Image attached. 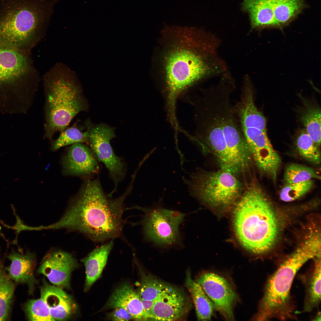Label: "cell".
Returning <instances> with one entry per match:
<instances>
[{
  "mask_svg": "<svg viewBox=\"0 0 321 321\" xmlns=\"http://www.w3.org/2000/svg\"><path fill=\"white\" fill-rule=\"evenodd\" d=\"M296 146L300 155L307 161L315 164L321 162V154L318 147L305 129L302 130L296 140Z\"/></svg>",
  "mask_w": 321,
  "mask_h": 321,
  "instance_id": "obj_26",
  "label": "cell"
},
{
  "mask_svg": "<svg viewBox=\"0 0 321 321\" xmlns=\"http://www.w3.org/2000/svg\"><path fill=\"white\" fill-rule=\"evenodd\" d=\"M40 294L54 321L67 320L76 311L77 305L70 295L62 289L50 285L45 281L40 288Z\"/></svg>",
  "mask_w": 321,
  "mask_h": 321,
  "instance_id": "obj_16",
  "label": "cell"
},
{
  "mask_svg": "<svg viewBox=\"0 0 321 321\" xmlns=\"http://www.w3.org/2000/svg\"><path fill=\"white\" fill-rule=\"evenodd\" d=\"M233 213L236 236L246 249L261 255L271 249L277 237V219L271 203L257 185L248 187L238 199Z\"/></svg>",
  "mask_w": 321,
  "mask_h": 321,
  "instance_id": "obj_4",
  "label": "cell"
},
{
  "mask_svg": "<svg viewBox=\"0 0 321 321\" xmlns=\"http://www.w3.org/2000/svg\"><path fill=\"white\" fill-rule=\"evenodd\" d=\"M122 308L132 316L133 320L147 321V318L139 295L133 286L125 282L113 291L103 310Z\"/></svg>",
  "mask_w": 321,
  "mask_h": 321,
  "instance_id": "obj_17",
  "label": "cell"
},
{
  "mask_svg": "<svg viewBox=\"0 0 321 321\" xmlns=\"http://www.w3.org/2000/svg\"><path fill=\"white\" fill-rule=\"evenodd\" d=\"M242 5L249 15L252 29L276 28L273 0H243Z\"/></svg>",
  "mask_w": 321,
  "mask_h": 321,
  "instance_id": "obj_19",
  "label": "cell"
},
{
  "mask_svg": "<svg viewBox=\"0 0 321 321\" xmlns=\"http://www.w3.org/2000/svg\"><path fill=\"white\" fill-rule=\"evenodd\" d=\"M110 313L108 319L113 321H124L133 320L131 314L127 310L121 307H117Z\"/></svg>",
  "mask_w": 321,
  "mask_h": 321,
  "instance_id": "obj_32",
  "label": "cell"
},
{
  "mask_svg": "<svg viewBox=\"0 0 321 321\" xmlns=\"http://www.w3.org/2000/svg\"><path fill=\"white\" fill-rule=\"evenodd\" d=\"M114 245L111 241L92 251L81 260L84 264L86 273L84 290L88 291L100 278L105 267L109 254Z\"/></svg>",
  "mask_w": 321,
  "mask_h": 321,
  "instance_id": "obj_21",
  "label": "cell"
},
{
  "mask_svg": "<svg viewBox=\"0 0 321 321\" xmlns=\"http://www.w3.org/2000/svg\"><path fill=\"white\" fill-rule=\"evenodd\" d=\"M11 262L5 269L10 278L17 284H26L28 293L32 295L35 285L37 283L34 273L36 264L34 254L29 251L25 253L17 252L12 248L5 256Z\"/></svg>",
  "mask_w": 321,
  "mask_h": 321,
  "instance_id": "obj_14",
  "label": "cell"
},
{
  "mask_svg": "<svg viewBox=\"0 0 321 321\" xmlns=\"http://www.w3.org/2000/svg\"><path fill=\"white\" fill-rule=\"evenodd\" d=\"M142 221L145 237L157 246L171 247L180 243L179 227L185 214L161 207L144 209Z\"/></svg>",
  "mask_w": 321,
  "mask_h": 321,
  "instance_id": "obj_9",
  "label": "cell"
},
{
  "mask_svg": "<svg viewBox=\"0 0 321 321\" xmlns=\"http://www.w3.org/2000/svg\"><path fill=\"white\" fill-rule=\"evenodd\" d=\"M26 318L29 321H54L51 317L48 307L41 298L29 300L23 306Z\"/></svg>",
  "mask_w": 321,
  "mask_h": 321,
  "instance_id": "obj_30",
  "label": "cell"
},
{
  "mask_svg": "<svg viewBox=\"0 0 321 321\" xmlns=\"http://www.w3.org/2000/svg\"><path fill=\"white\" fill-rule=\"evenodd\" d=\"M141 300L144 310L147 317V320H148L150 313L154 305L155 300Z\"/></svg>",
  "mask_w": 321,
  "mask_h": 321,
  "instance_id": "obj_33",
  "label": "cell"
},
{
  "mask_svg": "<svg viewBox=\"0 0 321 321\" xmlns=\"http://www.w3.org/2000/svg\"><path fill=\"white\" fill-rule=\"evenodd\" d=\"M274 19L276 28L288 25L302 12L304 0H273Z\"/></svg>",
  "mask_w": 321,
  "mask_h": 321,
  "instance_id": "obj_23",
  "label": "cell"
},
{
  "mask_svg": "<svg viewBox=\"0 0 321 321\" xmlns=\"http://www.w3.org/2000/svg\"><path fill=\"white\" fill-rule=\"evenodd\" d=\"M320 318H321L320 312H318L317 314L316 315V316L315 317V318H314V320H320Z\"/></svg>",
  "mask_w": 321,
  "mask_h": 321,
  "instance_id": "obj_35",
  "label": "cell"
},
{
  "mask_svg": "<svg viewBox=\"0 0 321 321\" xmlns=\"http://www.w3.org/2000/svg\"><path fill=\"white\" fill-rule=\"evenodd\" d=\"M195 281L200 284L224 318L227 321L235 320L234 309L238 297L229 281L219 274L209 272L200 274Z\"/></svg>",
  "mask_w": 321,
  "mask_h": 321,
  "instance_id": "obj_11",
  "label": "cell"
},
{
  "mask_svg": "<svg viewBox=\"0 0 321 321\" xmlns=\"http://www.w3.org/2000/svg\"><path fill=\"white\" fill-rule=\"evenodd\" d=\"M314 184L312 179L300 182L286 184L280 192V199L286 202L295 200L309 191Z\"/></svg>",
  "mask_w": 321,
  "mask_h": 321,
  "instance_id": "obj_31",
  "label": "cell"
},
{
  "mask_svg": "<svg viewBox=\"0 0 321 321\" xmlns=\"http://www.w3.org/2000/svg\"><path fill=\"white\" fill-rule=\"evenodd\" d=\"M312 179H320V176L315 169L303 165L294 163L286 167L283 180L286 184L304 182Z\"/></svg>",
  "mask_w": 321,
  "mask_h": 321,
  "instance_id": "obj_28",
  "label": "cell"
},
{
  "mask_svg": "<svg viewBox=\"0 0 321 321\" xmlns=\"http://www.w3.org/2000/svg\"><path fill=\"white\" fill-rule=\"evenodd\" d=\"M89 135L86 130L82 132L78 128L76 122L71 127H67L60 133L58 138L53 142V150H57L61 147L77 143H86L88 144Z\"/></svg>",
  "mask_w": 321,
  "mask_h": 321,
  "instance_id": "obj_29",
  "label": "cell"
},
{
  "mask_svg": "<svg viewBox=\"0 0 321 321\" xmlns=\"http://www.w3.org/2000/svg\"><path fill=\"white\" fill-rule=\"evenodd\" d=\"M314 255L302 247L289 256L267 280L257 311L253 319L258 321L296 318L290 294L295 276L300 268Z\"/></svg>",
  "mask_w": 321,
  "mask_h": 321,
  "instance_id": "obj_6",
  "label": "cell"
},
{
  "mask_svg": "<svg viewBox=\"0 0 321 321\" xmlns=\"http://www.w3.org/2000/svg\"><path fill=\"white\" fill-rule=\"evenodd\" d=\"M321 255L314 258L310 269L302 276L305 290L303 311L310 312L317 308L321 302Z\"/></svg>",
  "mask_w": 321,
  "mask_h": 321,
  "instance_id": "obj_20",
  "label": "cell"
},
{
  "mask_svg": "<svg viewBox=\"0 0 321 321\" xmlns=\"http://www.w3.org/2000/svg\"><path fill=\"white\" fill-rule=\"evenodd\" d=\"M57 0H0V46L31 54L43 38Z\"/></svg>",
  "mask_w": 321,
  "mask_h": 321,
  "instance_id": "obj_3",
  "label": "cell"
},
{
  "mask_svg": "<svg viewBox=\"0 0 321 321\" xmlns=\"http://www.w3.org/2000/svg\"><path fill=\"white\" fill-rule=\"evenodd\" d=\"M190 270L186 273L185 285L191 294L198 320H210L216 310L211 300L200 284L192 278Z\"/></svg>",
  "mask_w": 321,
  "mask_h": 321,
  "instance_id": "obj_22",
  "label": "cell"
},
{
  "mask_svg": "<svg viewBox=\"0 0 321 321\" xmlns=\"http://www.w3.org/2000/svg\"><path fill=\"white\" fill-rule=\"evenodd\" d=\"M185 295L177 288L169 285L155 300L148 320L177 321L188 311Z\"/></svg>",
  "mask_w": 321,
  "mask_h": 321,
  "instance_id": "obj_13",
  "label": "cell"
},
{
  "mask_svg": "<svg viewBox=\"0 0 321 321\" xmlns=\"http://www.w3.org/2000/svg\"><path fill=\"white\" fill-rule=\"evenodd\" d=\"M137 264L141 280L137 293L141 299L155 300L169 284L146 273Z\"/></svg>",
  "mask_w": 321,
  "mask_h": 321,
  "instance_id": "obj_24",
  "label": "cell"
},
{
  "mask_svg": "<svg viewBox=\"0 0 321 321\" xmlns=\"http://www.w3.org/2000/svg\"><path fill=\"white\" fill-rule=\"evenodd\" d=\"M302 123L306 132L319 147L321 144V110L319 107H309L302 115Z\"/></svg>",
  "mask_w": 321,
  "mask_h": 321,
  "instance_id": "obj_27",
  "label": "cell"
},
{
  "mask_svg": "<svg viewBox=\"0 0 321 321\" xmlns=\"http://www.w3.org/2000/svg\"><path fill=\"white\" fill-rule=\"evenodd\" d=\"M5 272V267H4L3 260L1 257V249L0 248V276Z\"/></svg>",
  "mask_w": 321,
  "mask_h": 321,
  "instance_id": "obj_34",
  "label": "cell"
},
{
  "mask_svg": "<svg viewBox=\"0 0 321 321\" xmlns=\"http://www.w3.org/2000/svg\"><path fill=\"white\" fill-rule=\"evenodd\" d=\"M86 124L88 145L97 160L104 164L114 182V189L109 194L111 196L123 180L126 171V164L121 157L114 154L110 144L111 139L115 136V129L105 124L94 125L88 121Z\"/></svg>",
  "mask_w": 321,
  "mask_h": 321,
  "instance_id": "obj_10",
  "label": "cell"
},
{
  "mask_svg": "<svg viewBox=\"0 0 321 321\" xmlns=\"http://www.w3.org/2000/svg\"><path fill=\"white\" fill-rule=\"evenodd\" d=\"M45 102L43 138L51 140L61 133L88 104L75 75L62 64L53 67L43 79Z\"/></svg>",
  "mask_w": 321,
  "mask_h": 321,
  "instance_id": "obj_5",
  "label": "cell"
},
{
  "mask_svg": "<svg viewBox=\"0 0 321 321\" xmlns=\"http://www.w3.org/2000/svg\"><path fill=\"white\" fill-rule=\"evenodd\" d=\"M242 97L235 108L239 118L242 132L257 129L267 132L266 120L256 108L250 82L244 83Z\"/></svg>",
  "mask_w": 321,
  "mask_h": 321,
  "instance_id": "obj_18",
  "label": "cell"
},
{
  "mask_svg": "<svg viewBox=\"0 0 321 321\" xmlns=\"http://www.w3.org/2000/svg\"><path fill=\"white\" fill-rule=\"evenodd\" d=\"M64 171L67 174L79 176H90L97 173V160L90 147L81 143L72 144L62 161Z\"/></svg>",
  "mask_w": 321,
  "mask_h": 321,
  "instance_id": "obj_15",
  "label": "cell"
},
{
  "mask_svg": "<svg viewBox=\"0 0 321 321\" xmlns=\"http://www.w3.org/2000/svg\"><path fill=\"white\" fill-rule=\"evenodd\" d=\"M167 41L163 71L168 111H176L178 97L201 80L221 72L216 56L218 43L211 35L195 28L167 26L162 32Z\"/></svg>",
  "mask_w": 321,
  "mask_h": 321,
  "instance_id": "obj_1",
  "label": "cell"
},
{
  "mask_svg": "<svg viewBox=\"0 0 321 321\" xmlns=\"http://www.w3.org/2000/svg\"><path fill=\"white\" fill-rule=\"evenodd\" d=\"M78 267L76 259L71 254L52 251L44 257L37 272L46 277L54 285L69 289L71 273Z\"/></svg>",
  "mask_w": 321,
  "mask_h": 321,
  "instance_id": "obj_12",
  "label": "cell"
},
{
  "mask_svg": "<svg viewBox=\"0 0 321 321\" xmlns=\"http://www.w3.org/2000/svg\"><path fill=\"white\" fill-rule=\"evenodd\" d=\"M30 55L0 46V92L35 93L38 75Z\"/></svg>",
  "mask_w": 321,
  "mask_h": 321,
  "instance_id": "obj_8",
  "label": "cell"
},
{
  "mask_svg": "<svg viewBox=\"0 0 321 321\" xmlns=\"http://www.w3.org/2000/svg\"><path fill=\"white\" fill-rule=\"evenodd\" d=\"M16 285L6 271L0 276V321L11 319Z\"/></svg>",
  "mask_w": 321,
  "mask_h": 321,
  "instance_id": "obj_25",
  "label": "cell"
},
{
  "mask_svg": "<svg viewBox=\"0 0 321 321\" xmlns=\"http://www.w3.org/2000/svg\"><path fill=\"white\" fill-rule=\"evenodd\" d=\"M183 179L191 196L213 207L229 206L241 195V184L234 174L222 169L208 171L197 169L188 179Z\"/></svg>",
  "mask_w": 321,
  "mask_h": 321,
  "instance_id": "obj_7",
  "label": "cell"
},
{
  "mask_svg": "<svg viewBox=\"0 0 321 321\" xmlns=\"http://www.w3.org/2000/svg\"><path fill=\"white\" fill-rule=\"evenodd\" d=\"M132 188L130 185L120 196L110 199L98 178L87 179L62 217L45 229L77 231L96 242L118 237L122 228L124 202Z\"/></svg>",
  "mask_w": 321,
  "mask_h": 321,
  "instance_id": "obj_2",
  "label": "cell"
}]
</instances>
